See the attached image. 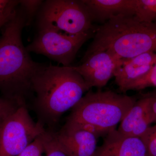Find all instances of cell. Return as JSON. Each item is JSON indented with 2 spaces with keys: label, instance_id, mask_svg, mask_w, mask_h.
Masks as SVG:
<instances>
[{
  "label": "cell",
  "instance_id": "cell-22",
  "mask_svg": "<svg viewBox=\"0 0 156 156\" xmlns=\"http://www.w3.org/2000/svg\"><path fill=\"white\" fill-rule=\"evenodd\" d=\"M150 112L153 123L156 124V95H154L150 105Z\"/></svg>",
  "mask_w": 156,
  "mask_h": 156
},
{
  "label": "cell",
  "instance_id": "cell-20",
  "mask_svg": "<svg viewBox=\"0 0 156 156\" xmlns=\"http://www.w3.org/2000/svg\"><path fill=\"white\" fill-rule=\"evenodd\" d=\"M44 2L43 1H20V5L23 9L27 20V25L35 14L38 13Z\"/></svg>",
  "mask_w": 156,
  "mask_h": 156
},
{
  "label": "cell",
  "instance_id": "cell-8",
  "mask_svg": "<svg viewBox=\"0 0 156 156\" xmlns=\"http://www.w3.org/2000/svg\"><path fill=\"white\" fill-rule=\"evenodd\" d=\"M124 60L110 51L99 50L85 54L81 64L72 66L91 89L100 88L106 86L114 77Z\"/></svg>",
  "mask_w": 156,
  "mask_h": 156
},
{
  "label": "cell",
  "instance_id": "cell-7",
  "mask_svg": "<svg viewBox=\"0 0 156 156\" xmlns=\"http://www.w3.org/2000/svg\"><path fill=\"white\" fill-rule=\"evenodd\" d=\"M93 34L69 36L51 30L39 29L37 35L27 50L46 56L63 66H69L80 48Z\"/></svg>",
  "mask_w": 156,
  "mask_h": 156
},
{
  "label": "cell",
  "instance_id": "cell-2",
  "mask_svg": "<svg viewBox=\"0 0 156 156\" xmlns=\"http://www.w3.org/2000/svg\"><path fill=\"white\" fill-rule=\"evenodd\" d=\"M31 89L38 122L51 128L91 88L72 66L44 65L33 78Z\"/></svg>",
  "mask_w": 156,
  "mask_h": 156
},
{
  "label": "cell",
  "instance_id": "cell-11",
  "mask_svg": "<svg viewBox=\"0 0 156 156\" xmlns=\"http://www.w3.org/2000/svg\"><path fill=\"white\" fill-rule=\"evenodd\" d=\"M154 95H147L136 100L120 123L118 131L125 136H142L151 127L153 122L150 105Z\"/></svg>",
  "mask_w": 156,
  "mask_h": 156
},
{
  "label": "cell",
  "instance_id": "cell-19",
  "mask_svg": "<svg viewBox=\"0 0 156 156\" xmlns=\"http://www.w3.org/2000/svg\"><path fill=\"white\" fill-rule=\"evenodd\" d=\"M44 133L37 137L17 156H42L44 152Z\"/></svg>",
  "mask_w": 156,
  "mask_h": 156
},
{
  "label": "cell",
  "instance_id": "cell-10",
  "mask_svg": "<svg viewBox=\"0 0 156 156\" xmlns=\"http://www.w3.org/2000/svg\"><path fill=\"white\" fill-rule=\"evenodd\" d=\"M94 156H148L147 146L143 136H125L115 129L105 136Z\"/></svg>",
  "mask_w": 156,
  "mask_h": 156
},
{
  "label": "cell",
  "instance_id": "cell-5",
  "mask_svg": "<svg viewBox=\"0 0 156 156\" xmlns=\"http://www.w3.org/2000/svg\"><path fill=\"white\" fill-rule=\"evenodd\" d=\"M93 21L82 0H48L38 13L39 29L51 30L66 35L95 33Z\"/></svg>",
  "mask_w": 156,
  "mask_h": 156
},
{
  "label": "cell",
  "instance_id": "cell-17",
  "mask_svg": "<svg viewBox=\"0 0 156 156\" xmlns=\"http://www.w3.org/2000/svg\"><path fill=\"white\" fill-rule=\"evenodd\" d=\"M19 1L0 0V23H7L14 16L19 5Z\"/></svg>",
  "mask_w": 156,
  "mask_h": 156
},
{
  "label": "cell",
  "instance_id": "cell-3",
  "mask_svg": "<svg viewBox=\"0 0 156 156\" xmlns=\"http://www.w3.org/2000/svg\"><path fill=\"white\" fill-rule=\"evenodd\" d=\"M85 54L107 50L123 59L148 52L156 53V23L141 21L135 16L111 17L95 30Z\"/></svg>",
  "mask_w": 156,
  "mask_h": 156
},
{
  "label": "cell",
  "instance_id": "cell-14",
  "mask_svg": "<svg viewBox=\"0 0 156 156\" xmlns=\"http://www.w3.org/2000/svg\"><path fill=\"white\" fill-rule=\"evenodd\" d=\"M135 16L141 21L156 23V0H136Z\"/></svg>",
  "mask_w": 156,
  "mask_h": 156
},
{
  "label": "cell",
  "instance_id": "cell-1",
  "mask_svg": "<svg viewBox=\"0 0 156 156\" xmlns=\"http://www.w3.org/2000/svg\"><path fill=\"white\" fill-rule=\"evenodd\" d=\"M27 24L19 5L0 37V91L4 98L20 105H26L33 78L44 65L34 61L23 44L21 35Z\"/></svg>",
  "mask_w": 156,
  "mask_h": 156
},
{
  "label": "cell",
  "instance_id": "cell-12",
  "mask_svg": "<svg viewBox=\"0 0 156 156\" xmlns=\"http://www.w3.org/2000/svg\"><path fill=\"white\" fill-rule=\"evenodd\" d=\"M156 62V53L148 52L125 59L115 73V82L125 93L128 86L146 74Z\"/></svg>",
  "mask_w": 156,
  "mask_h": 156
},
{
  "label": "cell",
  "instance_id": "cell-6",
  "mask_svg": "<svg viewBox=\"0 0 156 156\" xmlns=\"http://www.w3.org/2000/svg\"><path fill=\"white\" fill-rule=\"evenodd\" d=\"M44 126L34 122L26 105L20 106L0 129V156H17L45 132Z\"/></svg>",
  "mask_w": 156,
  "mask_h": 156
},
{
  "label": "cell",
  "instance_id": "cell-9",
  "mask_svg": "<svg viewBox=\"0 0 156 156\" xmlns=\"http://www.w3.org/2000/svg\"><path fill=\"white\" fill-rule=\"evenodd\" d=\"M55 135L68 156H94L98 147L94 134L66 123Z\"/></svg>",
  "mask_w": 156,
  "mask_h": 156
},
{
  "label": "cell",
  "instance_id": "cell-21",
  "mask_svg": "<svg viewBox=\"0 0 156 156\" xmlns=\"http://www.w3.org/2000/svg\"><path fill=\"white\" fill-rule=\"evenodd\" d=\"M143 136L146 142L148 156H156V124L151 126Z\"/></svg>",
  "mask_w": 156,
  "mask_h": 156
},
{
  "label": "cell",
  "instance_id": "cell-4",
  "mask_svg": "<svg viewBox=\"0 0 156 156\" xmlns=\"http://www.w3.org/2000/svg\"><path fill=\"white\" fill-rule=\"evenodd\" d=\"M136 101L133 96L112 91L90 89L72 109L66 122L90 125L105 136L115 130Z\"/></svg>",
  "mask_w": 156,
  "mask_h": 156
},
{
  "label": "cell",
  "instance_id": "cell-13",
  "mask_svg": "<svg viewBox=\"0 0 156 156\" xmlns=\"http://www.w3.org/2000/svg\"><path fill=\"white\" fill-rule=\"evenodd\" d=\"M93 20L106 22L119 15L135 16L136 0H82Z\"/></svg>",
  "mask_w": 156,
  "mask_h": 156
},
{
  "label": "cell",
  "instance_id": "cell-24",
  "mask_svg": "<svg viewBox=\"0 0 156 156\" xmlns=\"http://www.w3.org/2000/svg\"></svg>",
  "mask_w": 156,
  "mask_h": 156
},
{
  "label": "cell",
  "instance_id": "cell-16",
  "mask_svg": "<svg viewBox=\"0 0 156 156\" xmlns=\"http://www.w3.org/2000/svg\"><path fill=\"white\" fill-rule=\"evenodd\" d=\"M156 87V62L144 76L128 86L125 92L130 90H140L147 87Z\"/></svg>",
  "mask_w": 156,
  "mask_h": 156
},
{
  "label": "cell",
  "instance_id": "cell-23",
  "mask_svg": "<svg viewBox=\"0 0 156 156\" xmlns=\"http://www.w3.org/2000/svg\"><path fill=\"white\" fill-rule=\"evenodd\" d=\"M5 23H0V28L3 27L5 25Z\"/></svg>",
  "mask_w": 156,
  "mask_h": 156
},
{
  "label": "cell",
  "instance_id": "cell-15",
  "mask_svg": "<svg viewBox=\"0 0 156 156\" xmlns=\"http://www.w3.org/2000/svg\"><path fill=\"white\" fill-rule=\"evenodd\" d=\"M44 138V152L46 156H68L57 142L55 131H46Z\"/></svg>",
  "mask_w": 156,
  "mask_h": 156
},
{
  "label": "cell",
  "instance_id": "cell-18",
  "mask_svg": "<svg viewBox=\"0 0 156 156\" xmlns=\"http://www.w3.org/2000/svg\"><path fill=\"white\" fill-rule=\"evenodd\" d=\"M20 106L13 101L5 98H0V129L7 119Z\"/></svg>",
  "mask_w": 156,
  "mask_h": 156
}]
</instances>
